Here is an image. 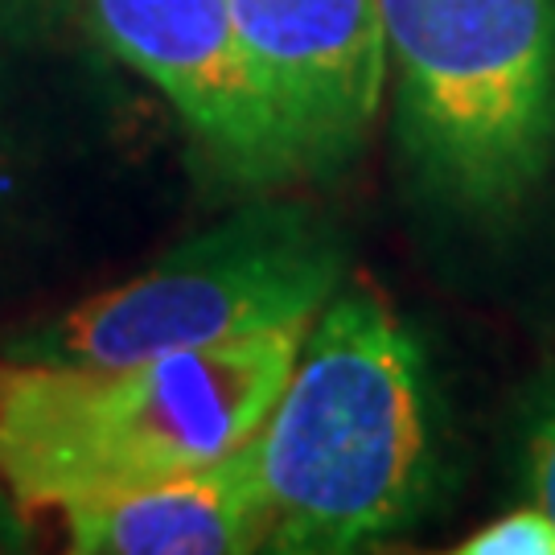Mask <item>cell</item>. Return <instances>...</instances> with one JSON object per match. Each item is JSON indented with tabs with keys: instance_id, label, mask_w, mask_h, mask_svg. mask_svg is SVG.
I'll list each match as a JSON object with an SVG mask.
<instances>
[{
	"instance_id": "4",
	"label": "cell",
	"mask_w": 555,
	"mask_h": 555,
	"mask_svg": "<svg viewBox=\"0 0 555 555\" xmlns=\"http://www.w3.org/2000/svg\"><path fill=\"white\" fill-rule=\"evenodd\" d=\"M346 256L300 210L263 206L181 243L149 272L79 300L9 341L17 362L119 366L219 341L313 325Z\"/></svg>"
},
{
	"instance_id": "8",
	"label": "cell",
	"mask_w": 555,
	"mask_h": 555,
	"mask_svg": "<svg viewBox=\"0 0 555 555\" xmlns=\"http://www.w3.org/2000/svg\"><path fill=\"white\" fill-rule=\"evenodd\" d=\"M456 555H555V518L527 502L477 527L465 543H456Z\"/></svg>"
},
{
	"instance_id": "1",
	"label": "cell",
	"mask_w": 555,
	"mask_h": 555,
	"mask_svg": "<svg viewBox=\"0 0 555 555\" xmlns=\"http://www.w3.org/2000/svg\"><path fill=\"white\" fill-rule=\"evenodd\" d=\"M272 552H358L408 527L433 486L428 366L371 288L334 293L256 428Z\"/></svg>"
},
{
	"instance_id": "10",
	"label": "cell",
	"mask_w": 555,
	"mask_h": 555,
	"mask_svg": "<svg viewBox=\"0 0 555 555\" xmlns=\"http://www.w3.org/2000/svg\"><path fill=\"white\" fill-rule=\"evenodd\" d=\"M17 547H25V527L13 511V494L0 481V552H17Z\"/></svg>"
},
{
	"instance_id": "2",
	"label": "cell",
	"mask_w": 555,
	"mask_h": 555,
	"mask_svg": "<svg viewBox=\"0 0 555 555\" xmlns=\"http://www.w3.org/2000/svg\"><path fill=\"white\" fill-rule=\"evenodd\" d=\"M309 325L202 350L54 366L0 362V481L17 506L137 490L215 461L268 416Z\"/></svg>"
},
{
	"instance_id": "3",
	"label": "cell",
	"mask_w": 555,
	"mask_h": 555,
	"mask_svg": "<svg viewBox=\"0 0 555 555\" xmlns=\"http://www.w3.org/2000/svg\"><path fill=\"white\" fill-rule=\"evenodd\" d=\"M403 140L444 194L518 202L555 149V0H378Z\"/></svg>"
},
{
	"instance_id": "5",
	"label": "cell",
	"mask_w": 555,
	"mask_h": 555,
	"mask_svg": "<svg viewBox=\"0 0 555 555\" xmlns=\"http://www.w3.org/2000/svg\"><path fill=\"white\" fill-rule=\"evenodd\" d=\"M231 21L293 178L354 157L387 87L378 0H231Z\"/></svg>"
},
{
	"instance_id": "9",
	"label": "cell",
	"mask_w": 555,
	"mask_h": 555,
	"mask_svg": "<svg viewBox=\"0 0 555 555\" xmlns=\"http://www.w3.org/2000/svg\"><path fill=\"white\" fill-rule=\"evenodd\" d=\"M527 494L555 518V387L543 396L535 416L527 424Z\"/></svg>"
},
{
	"instance_id": "6",
	"label": "cell",
	"mask_w": 555,
	"mask_h": 555,
	"mask_svg": "<svg viewBox=\"0 0 555 555\" xmlns=\"http://www.w3.org/2000/svg\"><path fill=\"white\" fill-rule=\"evenodd\" d=\"M100 41L149 79L222 169L293 178L231 21V0H82Z\"/></svg>"
},
{
	"instance_id": "7",
	"label": "cell",
	"mask_w": 555,
	"mask_h": 555,
	"mask_svg": "<svg viewBox=\"0 0 555 555\" xmlns=\"http://www.w3.org/2000/svg\"><path fill=\"white\" fill-rule=\"evenodd\" d=\"M70 552L82 555H247L272 539V498L256 433L215 461L137 490L62 506Z\"/></svg>"
}]
</instances>
